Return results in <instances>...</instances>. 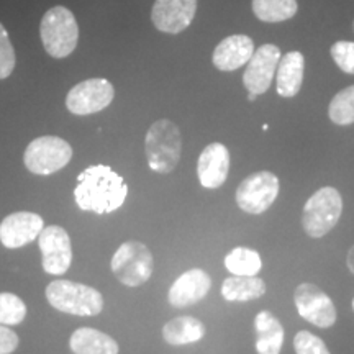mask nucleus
I'll return each instance as SVG.
<instances>
[{
  "label": "nucleus",
  "mask_w": 354,
  "mask_h": 354,
  "mask_svg": "<svg viewBox=\"0 0 354 354\" xmlns=\"http://www.w3.org/2000/svg\"><path fill=\"white\" fill-rule=\"evenodd\" d=\"M203 336H205V326L196 317L172 318L162 326V338L171 346L197 343Z\"/></svg>",
  "instance_id": "nucleus-21"
},
{
  "label": "nucleus",
  "mask_w": 354,
  "mask_h": 354,
  "mask_svg": "<svg viewBox=\"0 0 354 354\" xmlns=\"http://www.w3.org/2000/svg\"><path fill=\"white\" fill-rule=\"evenodd\" d=\"M46 300L53 308L76 317H95L104 310V297L94 287L57 279L46 287Z\"/></svg>",
  "instance_id": "nucleus-3"
},
{
  "label": "nucleus",
  "mask_w": 354,
  "mask_h": 354,
  "mask_svg": "<svg viewBox=\"0 0 354 354\" xmlns=\"http://www.w3.org/2000/svg\"><path fill=\"white\" fill-rule=\"evenodd\" d=\"M115 97V88L107 79H87L74 86L66 97V107L74 115H92L107 109Z\"/></svg>",
  "instance_id": "nucleus-9"
},
{
  "label": "nucleus",
  "mask_w": 354,
  "mask_h": 354,
  "mask_svg": "<svg viewBox=\"0 0 354 354\" xmlns=\"http://www.w3.org/2000/svg\"><path fill=\"white\" fill-rule=\"evenodd\" d=\"M266 294V282L258 276H232L221 284V295L228 302H250Z\"/></svg>",
  "instance_id": "nucleus-22"
},
{
  "label": "nucleus",
  "mask_w": 354,
  "mask_h": 354,
  "mask_svg": "<svg viewBox=\"0 0 354 354\" xmlns=\"http://www.w3.org/2000/svg\"><path fill=\"white\" fill-rule=\"evenodd\" d=\"M225 268L233 276H258L261 269H263V259H261L258 251L250 250V248L245 246H238L227 254Z\"/></svg>",
  "instance_id": "nucleus-24"
},
{
  "label": "nucleus",
  "mask_w": 354,
  "mask_h": 354,
  "mask_svg": "<svg viewBox=\"0 0 354 354\" xmlns=\"http://www.w3.org/2000/svg\"><path fill=\"white\" fill-rule=\"evenodd\" d=\"M230 151L225 145L210 143L203 148L197 161L198 183L205 189H218L227 183Z\"/></svg>",
  "instance_id": "nucleus-16"
},
{
  "label": "nucleus",
  "mask_w": 354,
  "mask_h": 354,
  "mask_svg": "<svg viewBox=\"0 0 354 354\" xmlns=\"http://www.w3.org/2000/svg\"><path fill=\"white\" fill-rule=\"evenodd\" d=\"M210 287L212 277L203 269H189V271L180 274L174 281V284L171 286L167 300L176 308L192 307L202 299H205V295L210 292Z\"/></svg>",
  "instance_id": "nucleus-15"
},
{
  "label": "nucleus",
  "mask_w": 354,
  "mask_h": 354,
  "mask_svg": "<svg viewBox=\"0 0 354 354\" xmlns=\"http://www.w3.org/2000/svg\"><path fill=\"white\" fill-rule=\"evenodd\" d=\"M197 13V0H156L151 20L159 32L177 35L192 24Z\"/></svg>",
  "instance_id": "nucleus-13"
},
{
  "label": "nucleus",
  "mask_w": 354,
  "mask_h": 354,
  "mask_svg": "<svg viewBox=\"0 0 354 354\" xmlns=\"http://www.w3.org/2000/svg\"><path fill=\"white\" fill-rule=\"evenodd\" d=\"M256 351L258 354H281L284 344V326L269 310H263L254 318Z\"/></svg>",
  "instance_id": "nucleus-19"
},
{
  "label": "nucleus",
  "mask_w": 354,
  "mask_h": 354,
  "mask_svg": "<svg viewBox=\"0 0 354 354\" xmlns=\"http://www.w3.org/2000/svg\"><path fill=\"white\" fill-rule=\"evenodd\" d=\"M295 354H331L325 342L307 330L299 331L294 338Z\"/></svg>",
  "instance_id": "nucleus-27"
},
{
  "label": "nucleus",
  "mask_w": 354,
  "mask_h": 354,
  "mask_svg": "<svg viewBox=\"0 0 354 354\" xmlns=\"http://www.w3.org/2000/svg\"><path fill=\"white\" fill-rule=\"evenodd\" d=\"M256 99H258V95H256V94H251V92L248 94V100H250V102H254Z\"/></svg>",
  "instance_id": "nucleus-32"
},
{
  "label": "nucleus",
  "mask_w": 354,
  "mask_h": 354,
  "mask_svg": "<svg viewBox=\"0 0 354 354\" xmlns=\"http://www.w3.org/2000/svg\"><path fill=\"white\" fill-rule=\"evenodd\" d=\"M69 348L74 354H118L120 351L112 336L87 326L71 335Z\"/></svg>",
  "instance_id": "nucleus-20"
},
{
  "label": "nucleus",
  "mask_w": 354,
  "mask_h": 354,
  "mask_svg": "<svg viewBox=\"0 0 354 354\" xmlns=\"http://www.w3.org/2000/svg\"><path fill=\"white\" fill-rule=\"evenodd\" d=\"M346 266H348L349 272H351L353 276H354V246L349 248V251H348V256H346Z\"/></svg>",
  "instance_id": "nucleus-31"
},
{
  "label": "nucleus",
  "mask_w": 354,
  "mask_h": 354,
  "mask_svg": "<svg viewBox=\"0 0 354 354\" xmlns=\"http://www.w3.org/2000/svg\"><path fill=\"white\" fill-rule=\"evenodd\" d=\"M328 117L336 125L354 123V86L339 91L328 105Z\"/></svg>",
  "instance_id": "nucleus-25"
},
{
  "label": "nucleus",
  "mask_w": 354,
  "mask_h": 354,
  "mask_svg": "<svg viewBox=\"0 0 354 354\" xmlns=\"http://www.w3.org/2000/svg\"><path fill=\"white\" fill-rule=\"evenodd\" d=\"M305 57L300 51H290L281 56L276 69L277 94L286 99L295 97L302 88Z\"/></svg>",
  "instance_id": "nucleus-18"
},
{
  "label": "nucleus",
  "mask_w": 354,
  "mask_h": 354,
  "mask_svg": "<svg viewBox=\"0 0 354 354\" xmlns=\"http://www.w3.org/2000/svg\"><path fill=\"white\" fill-rule=\"evenodd\" d=\"M73 159V148L68 141L55 135L39 136L26 146L24 162L26 169L38 176H50L61 171Z\"/></svg>",
  "instance_id": "nucleus-7"
},
{
  "label": "nucleus",
  "mask_w": 354,
  "mask_h": 354,
  "mask_svg": "<svg viewBox=\"0 0 354 354\" xmlns=\"http://www.w3.org/2000/svg\"><path fill=\"white\" fill-rule=\"evenodd\" d=\"M281 190L279 177L271 171H258L246 177L236 189V205L251 215L271 209Z\"/></svg>",
  "instance_id": "nucleus-8"
},
{
  "label": "nucleus",
  "mask_w": 354,
  "mask_h": 354,
  "mask_svg": "<svg viewBox=\"0 0 354 354\" xmlns=\"http://www.w3.org/2000/svg\"><path fill=\"white\" fill-rule=\"evenodd\" d=\"M145 151L149 169L169 174L177 167L183 154V135L174 122L161 118L149 127L145 138Z\"/></svg>",
  "instance_id": "nucleus-2"
},
{
  "label": "nucleus",
  "mask_w": 354,
  "mask_h": 354,
  "mask_svg": "<svg viewBox=\"0 0 354 354\" xmlns=\"http://www.w3.org/2000/svg\"><path fill=\"white\" fill-rule=\"evenodd\" d=\"M251 7L256 19L266 24L290 20L299 8L297 0H253Z\"/></svg>",
  "instance_id": "nucleus-23"
},
{
  "label": "nucleus",
  "mask_w": 354,
  "mask_h": 354,
  "mask_svg": "<svg viewBox=\"0 0 354 354\" xmlns=\"http://www.w3.org/2000/svg\"><path fill=\"white\" fill-rule=\"evenodd\" d=\"M342 214V194L335 187H322L305 202L302 227L310 238H323L336 227Z\"/></svg>",
  "instance_id": "nucleus-5"
},
{
  "label": "nucleus",
  "mask_w": 354,
  "mask_h": 354,
  "mask_svg": "<svg viewBox=\"0 0 354 354\" xmlns=\"http://www.w3.org/2000/svg\"><path fill=\"white\" fill-rule=\"evenodd\" d=\"M331 57L343 73L354 74V43L353 41H336L331 46Z\"/></svg>",
  "instance_id": "nucleus-29"
},
{
  "label": "nucleus",
  "mask_w": 354,
  "mask_h": 354,
  "mask_svg": "<svg viewBox=\"0 0 354 354\" xmlns=\"http://www.w3.org/2000/svg\"><path fill=\"white\" fill-rule=\"evenodd\" d=\"M19 348V336L7 326L0 325V354H12Z\"/></svg>",
  "instance_id": "nucleus-30"
},
{
  "label": "nucleus",
  "mask_w": 354,
  "mask_h": 354,
  "mask_svg": "<svg viewBox=\"0 0 354 354\" xmlns=\"http://www.w3.org/2000/svg\"><path fill=\"white\" fill-rule=\"evenodd\" d=\"M127 196L125 179L105 165H94L84 169L74 189V198L79 209L97 215L118 210L125 203Z\"/></svg>",
  "instance_id": "nucleus-1"
},
{
  "label": "nucleus",
  "mask_w": 354,
  "mask_h": 354,
  "mask_svg": "<svg viewBox=\"0 0 354 354\" xmlns=\"http://www.w3.org/2000/svg\"><path fill=\"white\" fill-rule=\"evenodd\" d=\"M26 317V305L19 295L0 292V325H19Z\"/></svg>",
  "instance_id": "nucleus-26"
},
{
  "label": "nucleus",
  "mask_w": 354,
  "mask_h": 354,
  "mask_svg": "<svg viewBox=\"0 0 354 354\" xmlns=\"http://www.w3.org/2000/svg\"><path fill=\"white\" fill-rule=\"evenodd\" d=\"M15 50L6 26L0 24V79H7L15 69Z\"/></svg>",
  "instance_id": "nucleus-28"
},
{
  "label": "nucleus",
  "mask_w": 354,
  "mask_h": 354,
  "mask_svg": "<svg viewBox=\"0 0 354 354\" xmlns=\"http://www.w3.org/2000/svg\"><path fill=\"white\" fill-rule=\"evenodd\" d=\"M39 37L46 53L56 59L74 53L79 41V25L74 13L66 7H53L43 15Z\"/></svg>",
  "instance_id": "nucleus-4"
},
{
  "label": "nucleus",
  "mask_w": 354,
  "mask_h": 354,
  "mask_svg": "<svg viewBox=\"0 0 354 354\" xmlns=\"http://www.w3.org/2000/svg\"><path fill=\"white\" fill-rule=\"evenodd\" d=\"M279 59H281V50L276 44L268 43L259 46L248 61L245 74H243V84L246 91L256 95L268 92L276 76Z\"/></svg>",
  "instance_id": "nucleus-12"
},
{
  "label": "nucleus",
  "mask_w": 354,
  "mask_h": 354,
  "mask_svg": "<svg viewBox=\"0 0 354 354\" xmlns=\"http://www.w3.org/2000/svg\"><path fill=\"white\" fill-rule=\"evenodd\" d=\"M110 268L123 286L140 287L151 279L154 259L145 243L128 240L115 251Z\"/></svg>",
  "instance_id": "nucleus-6"
},
{
  "label": "nucleus",
  "mask_w": 354,
  "mask_h": 354,
  "mask_svg": "<svg viewBox=\"0 0 354 354\" xmlns=\"http://www.w3.org/2000/svg\"><path fill=\"white\" fill-rule=\"evenodd\" d=\"M254 53L253 39L246 35H232L216 44L212 63L218 71H236L248 64Z\"/></svg>",
  "instance_id": "nucleus-17"
},
{
  "label": "nucleus",
  "mask_w": 354,
  "mask_h": 354,
  "mask_svg": "<svg viewBox=\"0 0 354 354\" xmlns=\"http://www.w3.org/2000/svg\"><path fill=\"white\" fill-rule=\"evenodd\" d=\"M294 302L299 315L318 328H331L336 322L333 300L315 284H300L294 292Z\"/></svg>",
  "instance_id": "nucleus-11"
},
{
  "label": "nucleus",
  "mask_w": 354,
  "mask_h": 354,
  "mask_svg": "<svg viewBox=\"0 0 354 354\" xmlns=\"http://www.w3.org/2000/svg\"><path fill=\"white\" fill-rule=\"evenodd\" d=\"M44 228V221L33 212H15L7 215L0 223V243L17 250L37 240Z\"/></svg>",
  "instance_id": "nucleus-14"
},
{
  "label": "nucleus",
  "mask_w": 354,
  "mask_h": 354,
  "mask_svg": "<svg viewBox=\"0 0 354 354\" xmlns=\"http://www.w3.org/2000/svg\"><path fill=\"white\" fill-rule=\"evenodd\" d=\"M43 253V269L51 276H63L73 263V246L68 232L59 225L44 227L37 238Z\"/></svg>",
  "instance_id": "nucleus-10"
},
{
  "label": "nucleus",
  "mask_w": 354,
  "mask_h": 354,
  "mask_svg": "<svg viewBox=\"0 0 354 354\" xmlns=\"http://www.w3.org/2000/svg\"><path fill=\"white\" fill-rule=\"evenodd\" d=\"M353 310H354V299H353Z\"/></svg>",
  "instance_id": "nucleus-33"
}]
</instances>
